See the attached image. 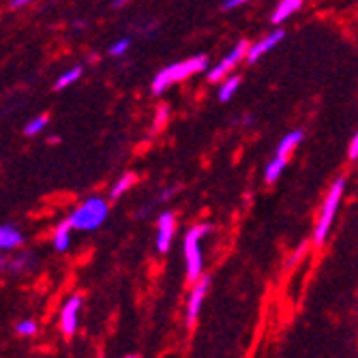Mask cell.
I'll return each instance as SVG.
<instances>
[{"mask_svg": "<svg viewBox=\"0 0 358 358\" xmlns=\"http://www.w3.org/2000/svg\"><path fill=\"white\" fill-rule=\"evenodd\" d=\"M127 50H129V39H121V41H116V43L110 48V54H114V56H123Z\"/></svg>", "mask_w": 358, "mask_h": 358, "instance_id": "cell-20", "label": "cell"}, {"mask_svg": "<svg viewBox=\"0 0 358 358\" xmlns=\"http://www.w3.org/2000/svg\"><path fill=\"white\" fill-rule=\"evenodd\" d=\"M28 3H32V0H13L11 7H22V5H28Z\"/></svg>", "mask_w": 358, "mask_h": 358, "instance_id": "cell-25", "label": "cell"}, {"mask_svg": "<svg viewBox=\"0 0 358 358\" xmlns=\"http://www.w3.org/2000/svg\"><path fill=\"white\" fill-rule=\"evenodd\" d=\"M305 251H307V243H303L301 247H298V251H296V253H292V255H290V260H288V268H292V266H294L298 260H301Z\"/></svg>", "mask_w": 358, "mask_h": 358, "instance_id": "cell-22", "label": "cell"}, {"mask_svg": "<svg viewBox=\"0 0 358 358\" xmlns=\"http://www.w3.org/2000/svg\"><path fill=\"white\" fill-rule=\"evenodd\" d=\"M286 161H288V157H275L272 161L268 163V168H266V181L268 183H275L277 178H279V174L286 168Z\"/></svg>", "mask_w": 358, "mask_h": 358, "instance_id": "cell-14", "label": "cell"}, {"mask_svg": "<svg viewBox=\"0 0 358 358\" xmlns=\"http://www.w3.org/2000/svg\"><path fill=\"white\" fill-rule=\"evenodd\" d=\"M79 75H82V67H73V69H69L67 73H63L61 77L56 79V90H63V88H67L69 84L77 82Z\"/></svg>", "mask_w": 358, "mask_h": 358, "instance_id": "cell-15", "label": "cell"}, {"mask_svg": "<svg viewBox=\"0 0 358 358\" xmlns=\"http://www.w3.org/2000/svg\"><path fill=\"white\" fill-rule=\"evenodd\" d=\"M48 125V118L46 116H39V118H32V121L24 127V133L26 135H37L39 131H43Z\"/></svg>", "mask_w": 358, "mask_h": 358, "instance_id": "cell-18", "label": "cell"}, {"mask_svg": "<svg viewBox=\"0 0 358 358\" xmlns=\"http://www.w3.org/2000/svg\"><path fill=\"white\" fill-rule=\"evenodd\" d=\"M348 157H350V159H356V157H358V137H356V135H354V137H352V140H350Z\"/></svg>", "mask_w": 358, "mask_h": 358, "instance_id": "cell-23", "label": "cell"}, {"mask_svg": "<svg viewBox=\"0 0 358 358\" xmlns=\"http://www.w3.org/2000/svg\"><path fill=\"white\" fill-rule=\"evenodd\" d=\"M108 219V204L101 197H90L79 206L67 221L75 230H97Z\"/></svg>", "mask_w": 358, "mask_h": 358, "instance_id": "cell-2", "label": "cell"}, {"mask_svg": "<svg viewBox=\"0 0 358 358\" xmlns=\"http://www.w3.org/2000/svg\"><path fill=\"white\" fill-rule=\"evenodd\" d=\"M133 183H135V174H125L121 181L114 185V189H112V197H114V200H116V197H121Z\"/></svg>", "mask_w": 358, "mask_h": 358, "instance_id": "cell-17", "label": "cell"}, {"mask_svg": "<svg viewBox=\"0 0 358 358\" xmlns=\"http://www.w3.org/2000/svg\"><path fill=\"white\" fill-rule=\"evenodd\" d=\"M208 286H210V277H197L195 279V286H193V292L189 296V307H187V324L193 326L197 313H200V307H202V301H204V294L208 292Z\"/></svg>", "mask_w": 358, "mask_h": 358, "instance_id": "cell-5", "label": "cell"}, {"mask_svg": "<svg viewBox=\"0 0 358 358\" xmlns=\"http://www.w3.org/2000/svg\"><path fill=\"white\" fill-rule=\"evenodd\" d=\"M17 332H19V335H34V332H37V324H34L32 320L19 322V324H17Z\"/></svg>", "mask_w": 358, "mask_h": 358, "instance_id": "cell-21", "label": "cell"}, {"mask_svg": "<svg viewBox=\"0 0 358 358\" xmlns=\"http://www.w3.org/2000/svg\"><path fill=\"white\" fill-rule=\"evenodd\" d=\"M79 307H82V298L79 296H73L67 301V305L63 307V313H61V326H63V332L65 335H73L75 328H77V313H79Z\"/></svg>", "mask_w": 358, "mask_h": 358, "instance_id": "cell-8", "label": "cell"}, {"mask_svg": "<svg viewBox=\"0 0 358 358\" xmlns=\"http://www.w3.org/2000/svg\"><path fill=\"white\" fill-rule=\"evenodd\" d=\"M303 140V131H292V133H288L284 140L279 142V148H277V157H288L296 146H298V142Z\"/></svg>", "mask_w": 358, "mask_h": 358, "instance_id": "cell-12", "label": "cell"}, {"mask_svg": "<svg viewBox=\"0 0 358 358\" xmlns=\"http://www.w3.org/2000/svg\"><path fill=\"white\" fill-rule=\"evenodd\" d=\"M241 86V77H228L226 79V84L221 86V90H219V99H221V101H230L232 99V95L236 92V88Z\"/></svg>", "mask_w": 358, "mask_h": 358, "instance_id": "cell-16", "label": "cell"}, {"mask_svg": "<svg viewBox=\"0 0 358 358\" xmlns=\"http://www.w3.org/2000/svg\"><path fill=\"white\" fill-rule=\"evenodd\" d=\"M303 0H281L279 7H277V11L272 13V22L275 24H281L284 19H288L290 15H294L298 9H301Z\"/></svg>", "mask_w": 358, "mask_h": 358, "instance_id": "cell-10", "label": "cell"}, {"mask_svg": "<svg viewBox=\"0 0 358 358\" xmlns=\"http://www.w3.org/2000/svg\"><path fill=\"white\" fill-rule=\"evenodd\" d=\"M247 50H249V43L247 41H241V43H238L230 54H228V58H223V61L221 63H219L212 71H208V82H219V79H221V77H226V73L238 63V61H241V58L247 54Z\"/></svg>", "mask_w": 358, "mask_h": 358, "instance_id": "cell-6", "label": "cell"}, {"mask_svg": "<svg viewBox=\"0 0 358 358\" xmlns=\"http://www.w3.org/2000/svg\"><path fill=\"white\" fill-rule=\"evenodd\" d=\"M245 3H249V0H226V3H223V9H234V7L245 5Z\"/></svg>", "mask_w": 358, "mask_h": 358, "instance_id": "cell-24", "label": "cell"}, {"mask_svg": "<svg viewBox=\"0 0 358 358\" xmlns=\"http://www.w3.org/2000/svg\"><path fill=\"white\" fill-rule=\"evenodd\" d=\"M212 232V226L202 223V226H195L187 238H185V260H187V275L189 279L195 281L197 277L202 275V249H200V241Z\"/></svg>", "mask_w": 358, "mask_h": 358, "instance_id": "cell-4", "label": "cell"}, {"mask_svg": "<svg viewBox=\"0 0 358 358\" xmlns=\"http://www.w3.org/2000/svg\"><path fill=\"white\" fill-rule=\"evenodd\" d=\"M69 234H71V223L69 221H65V223H61L56 228V232H54V247H56V251H67Z\"/></svg>", "mask_w": 358, "mask_h": 358, "instance_id": "cell-13", "label": "cell"}, {"mask_svg": "<svg viewBox=\"0 0 358 358\" xmlns=\"http://www.w3.org/2000/svg\"><path fill=\"white\" fill-rule=\"evenodd\" d=\"M346 191V178L339 176L337 181L332 183L330 191H328V197H326V202H324V208H322V215H320V221H317V228H315V243L317 245H322L326 241V236L330 232V223H332V219H335V212L337 208H339V202H341V195Z\"/></svg>", "mask_w": 358, "mask_h": 358, "instance_id": "cell-3", "label": "cell"}, {"mask_svg": "<svg viewBox=\"0 0 358 358\" xmlns=\"http://www.w3.org/2000/svg\"><path fill=\"white\" fill-rule=\"evenodd\" d=\"M284 39V30H277V32H272V34H268L266 39H262V41H257L253 48H249L247 50V58H249V63H255L257 58H260L262 54H266L268 50H272L277 43H279Z\"/></svg>", "mask_w": 358, "mask_h": 358, "instance_id": "cell-9", "label": "cell"}, {"mask_svg": "<svg viewBox=\"0 0 358 358\" xmlns=\"http://www.w3.org/2000/svg\"><path fill=\"white\" fill-rule=\"evenodd\" d=\"M123 5H125V0H114V7H116V9H121Z\"/></svg>", "mask_w": 358, "mask_h": 358, "instance_id": "cell-26", "label": "cell"}, {"mask_svg": "<svg viewBox=\"0 0 358 358\" xmlns=\"http://www.w3.org/2000/svg\"><path fill=\"white\" fill-rule=\"evenodd\" d=\"M174 232H176V219L172 212H163L159 215V232H157V249L166 253L170 249V243L174 238Z\"/></svg>", "mask_w": 358, "mask_h": 358, "instance_id": "cell-7", "label": "cell"}, {"mask_svg": "<svg viewBox=\"0 0 358 358\" xmlns=\"http://www.w3.org/2000/svg\"><path fill=\"white\" fill-rule=\"evenodd\" d=\"M206 67H208V58L206 56H195V58H189V61L170 65L163 71H159V75L152 79V92L155 95H161L170 84L181 82V79L189 77L191 73L206 71Z\"/></svg>", "mask_w": 358, "mask_h": 358, "instance_id": "cell-1", "label": "cell"}, {"mask_svg": "<svg viewBox=\"0 0 358 358\" xmlns=\"http://www.w3.org/2000/svg\"><path fill=\"white\" fill-rule=\"evenodd\" d=\"M19 243H22V234H19L15 228H11V226H3V228H0V251L13 249Z\"/></svg>", "mask_w": 358, "mask_h": 358, "instance_id": "cell-11", "label": "cell"}, {"mask_svg": "<svg viewBox=\"0 0 358 358\" xmlns=\"http://www.w3.org/2000/svg\"><path fill=\"white\" fill-rule=\"evenodd\" d=\"M168 114H170V110H168L166 106L159 108V112H157V116H155V127H152V133H157L159 129H163V125H166V121H168Z\"/></svg>", "mask_w": 358, "mask_h": 358, "instance_id": "cell-19", "label": "cell"}]
</instances>
